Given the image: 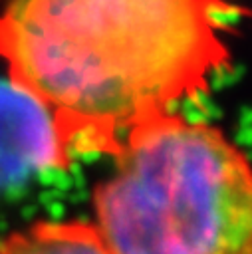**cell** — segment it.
<instances>
[{
  "instance_id": "obj_1",
  "label": "cell",
  "mask_w": 252,
  "mask_h": 254,
  "mask_svg": "<svg viewBox=\"0 0 252 254\" xmlns=\"http://www.w3.org/2000/svg\"><path fill=\"white\" fill-rule=\"evenodd\" d=\"M230 0H0L8 79L52 115L69 155L206 93L232 65Z\"/></svg>"
},
{
  "instance_id": "obj_2",
  "label": "cell",
  "mask_w": 252,
  "mask_h": 254,
  "mask_svg": "<svg viewBox=\"0 0 252 254\" xmlns=\"http://www.w3.org/2000/svg\"><path fill=\"white\" fill-rule=\"evenodd\" d=\"M93 190L109 254H252V175L220 129L167 111L135 125Z\"/></svg>"
},
{
  "instance_id": "obj_3",
  "label": "cell",
  "mask_w": 252,
  "mask_h": 254,
  "mask_svg": "<svg viewBox=\"0 0 252 254\" xmlns=\"http://www.w3.org/2000/svg\"><path fill=\"white\" fill-rule=\"evenodd\" d=\"M69 159L50 111L10 79H0V190L65 169Z\"/></svg>"
},
{
  "instance_id": "obj_4",
  "label": "cell",
  "mask_w": 252,
  "mask_h": 254,
  "mask_svg": "<svg viewBox=\"0 0 252 254\" xmlns=\"http://www.w3.org/2000/svg\"><path fill=\"white\" fill-rule=\"evenodd\" d=\"M0 254H109L93 224L38 220L0 242Z\"/></svg>"
}]
</instances>
